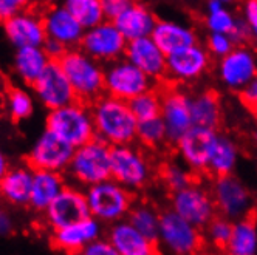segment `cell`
Returning <instances> with one entry per match:
<instances>
[{"label":"cell","mask_w":257,"mask_h":255,"mask_svg":"<svg viewBox=\"0 0 257 255\" xmlns=\"http://www.w3.org/2000/svg\"><path fill=\"white\" fill-rule=\"evenodd\" d=\"M96 138L107 142L110 147L137 142L138 119L131 110L127 101L102 95L90 104Z\"/></svg>","instance_id":"cell-1"},{"label":"cell","mask_w":257,"mask_h":255,"mask_svg":"<svg viewBox=\"0 0 257 255\" xmlns=\"http://www.w3.org/2000/svg\"><path fill=\"white\" fill-rule=\"evenodd\" d=\"M59 64L75 90L78 101L90 105L105 93L104 65L88 56L79 47L67 50Z\"/></svg>","instance_id":"cell-2"},{"label":"cell","mask_w":257,"mask_h":255,"mask_svg":"<svg viewBox=\"0 0 257 255\" xmlns=\"http://www.w3.org/2000/svg\"><path fill=\"white\" fill-rule=\"evenodd\" d=\"M110 150L112 147L99 138L75 147L70 164L65 170L67 181L82 189L112 178L110 167Z\"/></svg>","instance_id":"cell-3"},{"label":"cell","mask_w":257,"mask_h":255,"mask_svg":"<svg viewBox=\"0 0 257 255\" xmlns=\"http://www.w3.org/2000/svg\"><path fill=\"white\" fill-rule=\"evenodd\" d=\"M84 190L90 215L108 226L127 218L128 210L135 203L134 192L119 184L113 178L88 186Z\"/></svg>","instance_id":"cell-4"},{"label":"cell","mask_w":257,"mask_h":255,"mask_svg":"<svg viewBox=\"0 0 257 255\" xmlns=\"http://www.w3.org/2000/svg\"><path fill=\"white\" fill-rule=\"evenodd\" d=\"M45 129L59 135L73 147H78L96 138L90 105L78 99L50 110L45 119Z\"/></svg>","instance_id":"cell-5"},{"label":"cell","mask_w":257,"mask_h":255,"mask_svg":"<svg viewBox=\"0 0 257 255\" xmlns=\"http://www.w3.org/2000/svg\"><path fill=\"white\" fill-rule=\"evenodd\" d=\"M157 244L169 253L192 255L203 249L206 241L203 230L169 209L160 215Z\"/></svg>","instance_id":"cell-6"},{"label":"cell","mask_w":257,"mask_h":255,"mask_svg":"<svg viewBox=\"0 0 257 255\" xmlns=\"http://www.w3.org/2000/svg\"><path fill=\"white\" fill-rule=\"evenodd\" d=\"M110 167L112 178L132 192L144 189L152 178L151 161L135 142L113 145L110 150Z\"/></svg>","instance_id":"cell-7"},{"label":"cell","mask_w":257,"mask_h":255,"mask_svg":"<svg viewBox=\"0 0 257 255\" xmlns=\"http://www.w3.org/2000/svg\"><path fill=\"white\" fill-rule=\"evenodd\" d=\"M160 84L151 79L144 71L125 58H119L104 65V88L105 95L113 98L131 101L140 93L148 92Z\"/></svg>","instance_id":"cell-8"},{"label":"cell","mask_w":257,"mask_h":255,"mask_svg":"<svg viewBox=\"0 0 257 255\" xmlns=\"http://www.w3.org/2000/svg\"><path fill=\"white\" fill-rule=\"evenodd\" d=\"M75 147L59 135L45 129L31 145L25 162L33 170H53L65 173Z\"/></svg>","instance_id":"cell-9"},{"label":"cell","mask_w":257,"mask_h":255,"mask_svg":"<svg viewBox=\"0 0 257 255\" xmlns=\"http://www.w3.org/2000/svg\"><path fill=\"white\" fill-rule=\"evenodd\" d=\"M171 209L201 230L217 215V207L211 190L195 181H192L186 187L172 192Z\"/></svg>","instance_id":"cell-10"},{"label":"cell","mask_w":257,"mask_h":255,"mask_svg":"<svg viewBox=\"0 0 257 255\" xmlns=\"http://www.w3.org/2000/svg\"><path fill=\"white\" fill-rule=\"evenodd\" d=\"M218 215L235 221L251 215L254 199L248 187L237 176L226 175L214 178L211 189Z\"/></svg>","instance_id":"cell-11"},{"label":"cell","mask_w":257,"mask_h":255,"mask_svg":"<svg viewBox=\"0 0 257 255\" xmlns=\"http://www.w3.org/2000/svg\"><path fill=\"white\" fill-rule=\"evenodd\" d=\"M127 41L112 21H102L101 24L87 28L84 31L79 48L88 56L107 65L119 58H124Z\"/></svg>","instance_id":"cell-12"},{"label":"cell","mask_w":257,"mask_h":255,"mask_svg":"<svg viewBox=\"0 0 257 255\" xmlns=\"http://www.w3.org/2000/svg\"><path fill=\"white\" fill-rule=\"evenodd\" d=\"M191 95L186 90L178 87H164L161 88V119L166 127L168 142L175 144L191 127Z\"/></svg>","instance_id":"cell-13"},{"label":"cell","mask_w":257,"mask_h":255,"mask_svg":"<svg viewBox=\"0 0 257 255\" xmlns=\"http://www.w3.org/2000/svg\"><path fill=\"white\" fill-rule=\"evenodd\" d=\"M218 132L201 125H192L174 145L180 159L197 175L208 173V164Z\"/></svg>","instance_id":"cell-14"},{"label":"cell","mask_w":257,"mask_h":255,"mask_svg":"<svg viewBox=\"0 0 257 255\" xmlns=\"http://www.w3.org/2000/svg\"><path fill=\"white\" fill-rule=\"evenodd\" d=\"M42 215L45 224L51 230L84 220L90 216L85 190L79 186L67 183L62 192L53 199Z\"/></svg>","instance_id":"cell-15"},{"label":"cell","mask_w":257,"mask_h":255,"mask_svg":"<svg viewBox=\"0 0 257 255\" xmlns=\"http://www.w3.org/2000/svg\"><path fill=\"white\" fill-rule=\"evenodd\" d=\"M31 88L41 105L45 107L48 112L76 101L75 90H73L59 61H50Z\"/></svg>","instance_id":"cell-16"},{"label":"cell","mask_w":257,"mask_h":255,"mask_svg":"<svg viewBox=\"0 0 257 255\" xmlns=\"http://www.w3.org/2000/svg\"><path fill=\"white\" fill-rule=\"evenodd\" d=\"M217 76L228 90L238 93L257 76V58L246 45H235L228 54L218 59Z\"/></svg>","instance_id":"cell-17"},{"label":"cell","mask_w":257,"mask_h":255,"mask_svg":"<svg viewBox=\"0 0 257 255\" xmlns=\"http://www.w3.org/2000/svg\"><path fill=\"white\" fill-rule=\"evenodd\" d=\"M211 54L206 47L198 42L175 51L168 56L166 81L177 84H188L200 79L211 65Z\"/></svg>","instance_id":"cell-18"},{"label":"cell","mask_w":257,"mask_h":255,"mask_svg":"<svg viewBox=\"0 0 257 255\" xmlns=\"http://www.w3.org/2000/svg\"><path fill=\"white\" fill-rule=\"evenodd\" d=\"M124 58L144 71L151 79L161 84L168 76V56L151 36L128 41Z\"/></svg>","instance_id":"cell-19"},{"label":"cell","mask_w":257,"mask_h":255,"mask_svg":"<svg viewBox=\"0 0 257 255\" xmlns=\"http://www.w3.org/2000/svg\"><path fill=\"white\" fill-rule=\"evenodd\" d=\"M99 236H102V223L90 215L84 220L51 230L50 243L56 250L65 253H81L90 241Z\"/></svg>","instance_id":"cell-20"},{"label":"cell","mask_w":257,"mask_h":255,"mask_svg":"<svg viewBox=\"0 0 257 255\" xmlns=\"http://www.w3.org/2000/svg\"><path fill=\"white\" fill-rule=\"evenodd\" d=\"M4 34L14 48L44 45L47 33L42 16L33 10H24L2 24Z\"/></svg>","instance_id":"cell-21"},{"label":"cell","mask_w":257,"mask_h":255,"mask_svg":"<svg viewBox=\"0 0 257 255\" xmlns=\"http://www.w3.org/2000/svg\"><path fill=\"white\" fill-rule=\"evenodd\" d=\"M42 21L48 39L61 42L67 50L81 45L85 30L62 4L50 7L42 14Z\"/></svg>","instance_id":"cell-22"},{"label":"cell","mask_w":257,"mask_h":255,"mask_svg":"<svg viewBox=\"0 0 257 255\" xmlns=\"http://www.w3.org/2000/svg\"><path fill=\"white\" fill-rule=\"evenodd\" d=\"M107 238L116 255H154L158 252V244L144 236L127 218L110 224Z\"/></svg>","instance_id":"cell-23"},{"label":"cell","mask_w":257,"mask_h":255,"mask_svg":"<svg viewBox=\"0 0 257 255\" xmlns=\"http://www.w3.org/2000/svg\"><path fill=\"white\" fill-rule=\"evenodd\" d=\"M34 170L28 164H19L7 170L0 178V199L10 206L25 207L30 203Z\"/></svg>","instance_id":"cell-24"},{"label":"cell","mask_w":257,"mask_h":255,"mask_svg":"<svg viewBox=\"0 0 257 255\" xmlns=\"http://www.w3.org/2000/svg\"><path fill=\"white\" fill-rule=\"evenodd\" d=\"M67 176L62 172L34 170L28 207L36 213H44L50 203L67 186Z\"/></svg>","instance_id":"cell-25"},{"label":"cell","mask_w":257,"mask_h":255,"mask_svg":"<svg viewBox=\"0 0 257 255\" xmlns=\"http://www.w3.org/2000/svg\"><path fill=\"white\" fill-rule=\"evenodd\" d=\"M157 21V16L148 7L140 2H132L116 17L113 24L128 42L151 36Z\"/></svg>","instance_id":"cell-26"},{"label":"cell","mask_w":257,"mask_h":255,"mask_svg":"<svg viewBox=\"0 0 257 255\" xmlns=\"http://www.w3.org/2000/svg\"><path fill=\"white\" fill-rule=\"evenodd\" d=\"M151 38L166 56L198 42L191 27L175 21H157Z\"/></svg>","instance_id":"cell-27"},{"label":"cell","mask_w":257,"mask_h":255,"mask_svg":"<svg viewBox=\"0 0 257 255\" xmlns=\"http://www.w3.org/2000/svg\"><path fill=\"white\" fill-rule=\"evenodd\" d=\"M50 56L45 53L42 45H30L16 48L13 56V70L14 75L24 84L33 85L42 71L50 64Z\"/></svg>","instance_id":"cell-28"},{"label":"cell","mask_w":257,"mask_h":255,"mask_svg":"<svg viewBox=\"0 0 257 255\" xmlns=\"http://www.w3.org/2000/svg\"><path fill=\"white\" fill-rule=\"evenodd\" d=\"M191 115L194 125H201L217 130L223 118L220 96L212 90L194 95L191 98Z\"/></svg>","instance_id":"cell-29"},{"label":"cell","mask_w":257,"mask_h":255,"mask_svg":"<svg viewBox=\"0 0 257 255\" xmlns=\"http://www.w3.org/2000/svg\"><path fill=\"white\" fill-rule=\"evenodd\" d=\"M238 162V147L226 135H220L217 136L215 145L212 149L209 164H208V173L212 178L218 176H226L234 173L235 167Z\"/></svg>","instance_id":"cell-30"},{"label":"cell","mask_w":257,"mask_h":255,"mask_svg":"<svg viewBox=\"0 0 257 255\" xmlns=\"http://www.w3.org/2000/svg\"><path fill=\"white\" fill-rule=\"evenodd\" d=\"M231 255H254L257 253V223L248 215L232 223V232L226 246Z\"/></svg>","instance_id":"cell-31"},{"label":"cell","mask_w":257,"mask_h":255,"mask_svg":"<svg viewBox=\"0 0 257 255\" xmlns=\"http://www.w3.org/2000/svg\"><path fill=\"white\" fill-rule=\"evenodd\" d=\"M160 215L161 213H158V210L148 203H134L132 209L127 213V220L144 236L157 243L160 230Z\"/></svg>","instance_id":"cell-32"},{"label":"cell","mask_w":257,"mask_h":255,"mask_svg":"<svg viewBox=\"0 0 257 255\" xmlns=\"http://www.w3.org/2000/svg\"><path fill=\"white\" fill-rule=\"evenodd\" d=\"M62 5L84 27V30L105 21L101 0H62Z\"/></svg>","instance_id":"cell-33"},{"label":"cell","mask_w":257,"mask_h":255,"mask_svg":"<svg viewBox=\"0 0 257 255\" xmlns=\"http://www.w3.org/2000/svg\"><path fill=\"white\" fill-rule=\"evenodd\" d=\"M237 22V16L222 4L220 0H208L206 2V16L205 24L209 33H225L231 34Z\"/></svg>","instance_id":"cell-34"},{"label":"cell","mask_w":257,"mask_h":255,"mask_svg":"<svg viewBox=\"0 0 257 255\" xmlns=\"http://www.w3.org/2000/svg\"><path fill=\"white\" fill-rule=\"evenodd\" d=\"M137 141L146 149L157 150L168 144V133L166 127L161 119V116L138 121L137 127Z\"/></svg>","instance_id":"cell-35"},{"label":"cell","mask_w":257,"mask_h":255,"mask_svg":"<svg viewBox=\"0 0 257 255\" xmlns=\"http://www.w3.org/2000/svg\"><path fill=\"white\" fill-rule=\"evenodd\" d=\"M160 87V85H158ZM151 88L148 92L140 93L138 96L128 101L131 110L138 121L152 119L161 113V88Z\"/></svg>","instance_id":"cell-36"},{"label":"cell","mask_w":257,"mask_h":255,"mask_svg":"<svg viewBox=\"0 0 257 255\" xmlns=\"http://www.w3.org/2000/svg\"><path fill=\"white\" fill-rule=\"evenodd\" d=\"M7 108L11 119L25 121L34 112V98L22 87H10L7 92Z\"/></svg>","instance_id":"cell-37"},{"label":"cell","mask_w":257,"mask_h":255,"mask_svg":"<svg viewBox=\"0 0 257 255\" xmlns=\"http://www.w3.org/2000/svg\"><path fill=\"white\" fill-rule=\"evenodd\" d=\"M160 178L163 181V184L171 192H177L183 187H186L191 184L192 181H195V173L186 166L185 162H166L160 170Z\"/></svg>","instance_id":"cell-38"},{"label":"cell","mask_w":257,"mask_h":255,"mask_svg":"<svg viewBox=\"0 0 257 255\" xmlns=\"http://www.w3.org/2000/svg\"><path fill=\"white\" fill-rule=\"evenodd\" d=\"M232 223H234L232 220H229V218L223 215H215L203 229L205 241L215 249L226 250L229 236L232 232Z\"/></svg>","instance_id":"cell-39"},{"label":"cell","mask_w":257,"mask_h":255,"mask_svg":"<svg viewBox=\"0 0 257 255\" xmlns=\"http://www.w3.org/2000/svg\"><path fill=\"white\" fill-rule=\"evenodd\" d=\"M234 47L235 44L232 38L225 33H209L206 39V50L209 51L211 58H215V59L223 58Z\"/></svg>","instance_id":"cell-40"},{"label":"cell","mask_w":257,"mask_h":255,"mask_svg":"<svg viewBox=\"0 0 257 255\" xmlns=\"http://www.w3.org/2000/svg\"><path fill=\"white\" fill-rule=\"evenodd\" d=\"M242 17L249 28L251 42H254V45L257 47V0H245Z\"/></svg>","instance_id":"cell-41"},{"label":"cell","mask_w":257,"mask_h":255,"mask_svg":"<svg viewBox=\"0 0 257 255\" xmlns=\"http://www.w3.org/2000/svg\"><path fill=\"white\" fill-rule=\"evenodd\" d=\"M31 2L33 0H0V24H4L14 14L28 10Z\"/></svg>","instance_id":"cell-42"},{"label":"cell","mask_w":257,"mask_h":255,"mask_svg":"<svg viewBox=\"0 0 257 255\" xmlns=\"http://www.w3.org/2000/svg\"><path fill=\"white\" fill-rule=\"evenodd\" d=\"M81 253H84V255H116V250L113 249V246L108 241V238H102V236H99V238L90 241L82 249Z\"/></svg>","instance_id":"cell-43"},{"label":"cell","mask_w":257,"mask_h":255,"mask_svg":"<svg viewBox=\"0 0 257 255\" xmlns=\"http://www.w3.org/2000/svg\"><path fill=\"white\" fill-rule=\"evenodd\" d=\"M132 4V0H101L104 17L107 21H115L116 17Z\"/></svg>","instance_id":"cell-44"},{"label":"cell","mask_w":257,"mask_h":255,"mask_svg":"<svg viewBox=\"0 0 257 255\" xmlns=\"http://www.w3.org/2000/svg\"><path fill=\"white\" fill-rule=\"evenodd\" d=\"M229 36L232 38L235 45H246L251 41L249 28H248V25H246L243 17H237V22L234 25V30L231 31Z\"/></svg>","instance_id":"cell-45"},{"label":"cell","mask_w":257,"mask_h":255,"mask_svg":"<svg viewBox=\"0 0 257 255\" xmlns=\"http://www.w3.org/2000/svg\"><path fill=\"white\" fill-rule=\"evenodd\" d=\"M238 98H240L242 104H245V107L248 108L249 105H252L257 101V76L252 78L240 92H238Z\"/></svg>","instance_id":"cell-46"},{"label":"cell","mask_w":257,"mask_h":255,"mask_svg":"<svg viewBox=\"0 0 257 255\" xmlns=\"http://www.w3.org/2000/svg\"><path fill=\"white\" fill-rule=\"evenodd\" d=\"M42 47H44L45 53L48 54L51 61H59L62 58V54L67 51V48L61 42L54 41V39H48V38L45 39V42H44Z\"/></svg>","instance_id":"cell-47"},{"label":"cell","mask_w":257,"mask_h":255,"mask_svg":"<svg viewBox=\"0 0 257 255\" xmlns=\"http://www.w3.org/2000/svg\"><path fill=\"white\" fill-rule=\"evenodd\" d=\"M14 232V220L11 213L0 207V236H10Z\"/></svg>","instance_id":"cell-48"},{"label":"cell","mask_w":257,"mask_h":255,"mask_svg":"<svg viewBox=\"0 0 257 255\" xmlns=\"http://www.w3.org/2000/svg\"><path fill=\"white\" fill-rule=\"evenodd\" d=\"M11 167V164H10V159L7 158V155L4 153V150L0 149V178H2L5 173H7V170Z\"/></svg>","instance_id":"cell-49"},{"label":"cell","mask_w":257,"mask_h":255,"mask_svg":"<svg viewBox=\"0 0 257 255\" xmlns=\"http://www.w3.org/2000/svg\"><path fill=\"white\" fill-rule=\"evenodd\" d=\"M248 110H249V112L252 113L254 119L257 121V101H255V102H254L252 105H249V107H248Z\"/></svg>","instance_id":"cell-50"},{"label":"cell","mask_w":257,"mask_h":255,"mask_svg":"<svg viewBox=\"0 0 257 255\" xmlns=\"http://www.w3.org/2000/svg\"><path fill=\"white\" fill-rule=\"evenodd\" d=\"M220 2H222V4H225V5H228V7H229V5H232V4L235 2V0H220Z\"/></svg>","instance_id":"cell-51"},{"label":"cell","mask_w":257,"mask_h":255,"mask_svg":"<svg viewBox=\"0 0 257 255\" xmlns=\"http://www.w3.org/2000/svg\"><path fill=\"white\" fill-rule=\"evenodd\" d=\"M132 2H138V0H132Z\"/></svg>","instance_id":"cell-52"}]
</instances>
